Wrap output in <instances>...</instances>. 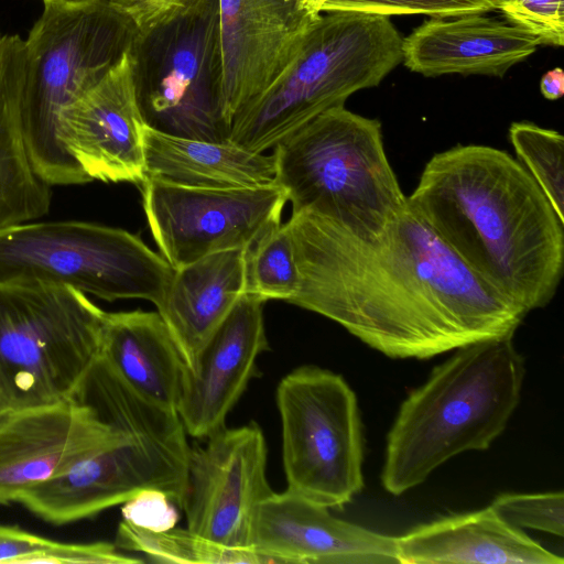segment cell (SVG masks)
Instances as JSON below:
<instances>
[{"instance_id":"obj_10","label":"cell","mask_w":564,"mask_h":564,"mask_svg":"<svg viewBox=\"0 0 564 564\" xmlns=\"http://www.w3.org/2000/svg\"><path fill=\"white\" fill-rule=\"evenodd\" d=\"M130 55L145 127L175 137L228 141L219 0H197L174 18L137 31Z\"/></svg>"},{"instance_id":"obj_38","label":"cell","mask_w":564,"mask_h":564,"mask_svg":"<svg viewBox=\"0 0 564 564\" xmlns=\"http://www.w3.org/2000/svg\"><path fill=\"white\" fill-rule=\"evenodd\" d=\"M285 1L295 2L299 8H300L301 3L303 2V0H285Z\"/></svg>"},{"instance_id":"obj_27","label":"cell","mask_w":564,"mask_h":564,"mask_svg":"<svg viewBox=\"0 0 564 564\" xmlns=\"http://www.w3.org/2000/svg\"><path fill=\"white\" fill-rule=\"evenodd\" d=\"M517 160L529 172L564 221V138L553 129L518 121L509 127Z\"/></svg>"},{"instance_id":"obj_20","label":"cell","mask_w":564,"mask_h":564,"mask_svg":"<svg viewBox=\"0 0 564 564\" xmlns=\"http://www.w3.org/2000/svg\"><path fill=\"white\" fill-rule=\"evenodd\" d=\"M398 562L563 564V557L503 521L490 506L417 525L395 536Z\"/></svg>"},{"instance_id":"obj_24","label":"cell","mask_w":564,"mask_h":564,"mask_svg":"<svg viewBox=\"0 0 564 564\" xmlns=\"http://www.w3.org/2000/svg\"><path fill=\"white\" fill-rule=\"evenodd\" d=\"M24 40H0V229L45 216L52 202L51 185L35 171L28 151L22 120Z\"/></svg>"},{"instance_id":"obj_9","label":"cell","mask_w":564,"mask_h":564,"mask_svg":"<svg viewBox=\"0 0 564 564\" xmlns=\"http://www.w3.org/2000/svg\"><path fill=\"white\" fill-rule=\"evenodd\" d=\"M174 269L124 229L87 221L24 223L0 229V283L66 285L105 301L156 307Z\"/></svg>"},{"instance_id":"obj_7","label":"cell","mask_w":564,"mask_h":564,"mask_svg":"<svg viewBox=\"0 0 564 564\" xmlns=\"http://www.w3.org/2000/svg\"><path fill=\"white\" fill-rule=\"evenodd\" d=\"M276 184L292 213L308 210L368 237L405 205L381 122L333 107L273 148Z\"/></svg>"},{"instance_id":"obj_3","label":"cell","mask_w":564,"mask_h":564,"mask_svg":"<svg viewBox=\"0 0 564 564\" xmlns=\"http://www.w3.org/2000/svg\"><path fill=\"white\" fill-rule=\"evenodd\" d=\"M73 398L116 427L117 437L19 503L55 525L94 517L148 489L163 491L182 509L191 447L177 412L139 395L100 356Z\"/></svg>"},{"instance_id":"obj_23","label":"cell","mask_w":564,"mask_h":564,"mask_svg":"<svg viewBox=\"0 0 564 564\" xmlns=\"http://www.w3.org/2000/svg\"><path fill=\"white\" fill-rule=\"evenodd\" d=\"M145 178L198 188H253L276 185L274 154L215 142L143 131ZM144 178V180H145Z\"/></svg>"},{"instance_id":"obj_37","label":"cell","mask_w":564,"mask_h":564,"mask_svg":"<svg viewBox=\"0 0 564 564\" xmlns=\"http://www.w3.org/2000/svg\"><path fill=\"white\" fill-rule=\"evenodd\" d=\"M12 410L9 406L8 400L4 395L3 389L0 382V422L10 413Z\"/></svg>"},{"instance_id":"obj_25","label":"cell","mask_w":564,"mask_h":564,"mask_svg":"<svg viewBox=\"0 0 564 564\" xmlns=\"http://www.w3.org/2000/svg\"><path fill=\"white\" fill-rule=\"evenodd\" d=\"M116 546L145 555L155 563L181 564H269L252 549H234L212 541L191 529L152 531L124 520L119 523Z\"/></svg>"},{"instance_id":"obj_6","label":"cell","mask_w":564,"mask_h":564,"mask_svg":"<svg viewBox=\"0 0 564 564\" xmlns=\"http://www.w3.org/2000/svg\"><path fill=\"white\" fill-rule=\"evenodd\" d=\"M402 40L387 15L322 12L291 63L236 115L228 141L257 153L273 149L354 93L378 86L402 62Z\"/></svg>"},{"instance_id":"obj_1","label":"cell","mask_w":564,"mask_h":564,"mask_svg":"<svg viewBox=\"0 0 564 564\" xmlns=\"http://www.w3.org/2000/svg\"><path fill=\"white\" fill-rule=\"evenodd\" d=\"M286 224L300 275L288 303L388 357L429 359L513 335L528 315L474 273L408 198L368 237L308 210Z\"/></svg>"},{"instance_id":"obj_31","label":"cell","mask_w":564,"mask_h":564,"mask_svg":"<svg viewBox=\"0 0 564 564\" xmlns=\"http://www.w3.org/2000/svg\"><path fill=\"white\" fill-rule=\"evenodd\" d=\"M180 508L161 490L148 489L123 503L122 520L148 530L174 528Z\"/></svg>"},{"instance_id":"obj_34","label":"cell","mask_w":564,"mask_h":564,"mask_svg":"<svg viewBox=\"0 0 564 564\" xmlns=\"http://www.w3.org/2000/svg\"><path fill=\"white\" fill-rule=\"evenodd\" d=\"M55 542L18 527L0 524V563L32 564L35 556L47 551Z\"/></svg>"},{"instance_id":"obj_22","label":"cell","mask_w":564,"mask_h":564,"mask_svg":"<svg viewBox=\"0 0 564 564\" xmlns=\"http://www.w3.org/2000/svg\"><path fill=\"white\" fill-rule=\"evenodd\" d=\"M99 356L139 395L177 412L186 364L159 312H107Z\"/></svg>"},{"instance_id":"obj_33","label":"cell","mask_w":564,"mask_h":564,"mask_svg":"<svg viewBox=\"0 0 564 564\" xmlns=\"http://www.w3.org/2000/svg\"><path fill=\"white\" fill-rule=\"evenodd\" d=\"M128 17L138 32L150 30L184 12L197 0H107Z\"/></svg>"},{"instance_id":"obj_15","label":"cell","mask_w":564,"mask_h":564,"mask_svg":"<svg viewBox=\"0 0 564 564\" xmlns=\"http://www.w3.org/2000/svg\"><path fill=\"white\" fill-rule=\"evenodd\" d=\"M61 140L90 181L141 184L145 178L142 120L130 50L58 119Z\"/></svg>"},{"instance_id":"obj_5","label":"cell","mask_w":564,"mask_h":564,"mask_svg":"<svg viewBox=\"0 0 564 564\" xmlns=\"http://www.w3.org/2000/svg\"><path fill=\"white\" fill-rule=\"evenodd\" d=\"M24 40L21 120L32 164L51 186L91 182L64 147L61 111L130 50L137 29L107 0L46 1Z\"/></svg>"},{"instance_id":"obj_32","label":"cell","mask_w":564,"mask_h":564,"mask_svg":"<svg viewBox=\"0 0 564 564\" xmlns=\"http://www.w3.org/2000/svg\"><path fill=\"white\" fill-rule=\"evenodd\" d=\"M142 562L139 557L121 553L115 543H64L56 541L47 551L35 556L32 564H135Z\"/></svg>"},{"instance_id":"obj_40","label":"cell","mask_w":564,"mask_h":564,"mask_svg":"<svg viewBox=\"0 0 564 564\" xmlns=\"http://www.w3.org/2000/svg\"><path fill=\"white\" fill-rule=\"evenodd\" d=\"M0 40H1V36H0Z\"/></svg>"},{"instance_id":"obj_29","label":"cell","mask_w":564,"mask_h":564,"mask_svg":"<svg viewBox=\"0 0 564 564\" xmlns=\"http://www.w3.org/2000/svg\"><path fill=\"white\" fill-rule=\"evenodd\" d=\"M492 510L510 525L533 529L557 536L564 534V494H501L491 502Z\"/></svg>"},{"instance_id":"obj_36","label":"cell","mask_w":564,"mask_h":564,"mask_svg":"<svg viewBox=\"0 0 564 564\" xmlns=\"http://www.w3.org/2000/svg\"><path fill=\"white\" fill-rule=\"evenodd\" d=\"M327 0H303L300 9L305 11L310 17L316 19L322 13V7Z\"/></svg>"},{"instance_id":"obj_35","label":"cell","mask_w":564,"mask_h":564,"mask_svg":"<svg viewBox=\"0 0 564 564\" xmlns=\"http://www.w3.org/2000/svg\"><path fill=\"white\" fill-rule=\"evenodd\" d=\"M541 93L549 100L560 99L564 94V73L555 67L545 73L540 83Z\"/></svg>"},{"instance_id":"obj_13","label":"cell","mask_w":564,"mask_h":564,"mask_svg":"<svg viewBox=\"0 0 564 564\" xmlns=\"http://www.w3.org/2000/svg\"><path fill=\"white\" fill-rule=\"evenodd\" d=\"M206 440L189 452L182 506L187 528L228 547L252 549L256 513L273 492L263 433L251 422L224 427Z\"/></svg>"},{"instance_id":"obj_8","label":"cell","mask_w":564,"mask_h":564,"mask_svg":"<svg viewBox=\"0 0 564 564\" xmlns=\"http://www.w3.org/2000/svg\"><path fill=\"white\" fill-rule=\"evenodd\" d=\"M106 313L66 285L0 283V382L12 411L73 398L100 352Z\"/></svg>"},{"instance_id":"obj_4","label":"cell","mask_w":564,"mask_h":564,"mask_svg":"<svg viewBox=\"0 0 564 564\" xmlns=\"http://www.w3.org/2000/svg\"><path fill=\"white\" fill-rule=\"evenodd\" d=\"M513 335L463 346L402 402L388 433L381 481L399 496L442 464L484 451L520 402L525 365Z\"/></svg>"},{"instance_id":"obj_14","label":"cell","mask_w":564,"mask_h":564,"mask_svg":"<svg viewBox=\"0 0 564 564\" xmlns=\"http://www.w3.org/2000/svg\"><path fill=\"white\" fill-rule=\"evenodd\" d=\"M118 433L73 398L10 412L0 422V505L19 503L32 488L65 473Z\"/></svg>"},{"instance_id":"obj_2","label":"cell","mask_w":564,"mask_h":564,"mask_svg":"<svg viewBox=\"0 0 564 564\" xmlns=\"http://www.w3.org/2000/svg\"><path fill=\"white\" fill-rule=\"evenodd\" d=\"M409 204L484 282L525 314L546 306L564 267V221L507 151L457 144L425 164Z\"/></svg>"},{"instance_id":"obj_17","label":"cell","mask_w":564,"mask_h":564,"mask_svg":"<svg viewBox=\"0 0 564 564\" xmlns=\"http://www.w3.org/2000/svg\"><path fill=\"white\" fill-rule=\"evenodd\" d=\"M263 301L243 293L186 367L177 406L191 436L208 438L226 427L230 410L257 371V359L269 349Z\"/></svg>"},{"instance_id":"obj_19","label":"cell","mask_w":564,"mask_h":564,"mask_svg":"<svg viewBox=\"0 0 564 564\" xmlns=\"http://www.w3.org/2000/svg\"><path fill=\"white\" fill-rule=\"evenodd\" d=\"M540 45L532 33L492 17L432 18L402 40V62L425 77L460 74L502 78Z\"/></svg>"},{"instance_id":"obj_18","label":"cell","mask_w":564,"mask_h":564,"mask_svg":"<svg viewBox=\"0 0 564 564\" xmlns=\"http://www.w3.org/2000/svg\"><path fill=\"white\" fill-rule=\"evenodd\" d=\"M251 547L270 563H399L395 536L334 517L288 490L272 492L256 513Z\"/></svg>"},{"instance_id":"obj_30","label":"cell","mask_w":564,"mask_h":564,"mask_svg":"<svg viewBox=\"0 0 564 564\" xmlns=\"http://www.w3.org/2000/svg\"><path fill=\"white\" fill-rule=\"evenodd\" d=\"M506 21L540 39L541 45H564V0H505Z\"/></svg>"},{"instance_id":"obj_16","label":"cell","mask_w":564,"mask_h":564,"mask_svg":"<svg viewBox=\"0 0 564 564\" xmlns=\"http://www.w3.org/2000/svg\"><path fill=\"white\" fill-rule=\"evenodd\" d=\"M316 19L292 1L219 0L223 115L229 129L291 63Z\"/></svg>"},{"instance_id":"obj_21","label":"cell","mask_w":564,"mask_h":564,"mask_svg":"<svg viewBox=\"0 0 564 564\" xmlns=\"http://www.w3.org/2000/svg\"><path fill=\"white\" fill-rule=\"evenodd\" d=\"M246 250L215 252L174 270L156 308L188 369L245 293Z\"/></svg>"},{"instance_id":"obj_26","label":"cell","mask_w":564,"mask_h":564,"mask_svg":"<svg viewBox=\"0 0 564 564\" xmlns=\"http://www.w3.org/2000/svg\"><path fill=\"white\" fill-rule=\"evenodd\" d=\"M300 275L288 224L267 229L246 250L245 293L263 302H289L299 289Z\"/></svg>"},{"instance_id":"obj_12","label":"cell","mask_w":564,"mask_h":564,"mask_svg":"<svg viewBox=\"0 0 564 564\" xmlns=\"http://www.w3.org/2000/svg\"><path fill=\"white\" fill-rule=\"evenodd\" d=\"M140 186L152 237L174 270L215 252L248 249L281 223L288 202L278 184L215 189L145 178Z\"/></svg>"},{"instance_id":"obj_11","label":"cell","mask_w":564,"mask_h":564,"mask_svg":"<svg viewBox=\"0 0 564 564\" xmlns=\"http://www.w3.org/2000/svg\"><path fill=\"white\" fill-rule=\"evenodd\" d=\"M286 490L343 508L364 487L357 398L340 376L317 366L288 373L276 389Z\"/></svg>"},{"instance_id":"obj_39","label":"cell","mask_w":564,"mask_h":564,"mask_svg":"<svg viewBox=\"0 0 564 564\" xmlns=\"http://www.w3.org/2000/svg\"><path fill=\"white\" fill-rule=\"evenodd\" d=\"M43 2H46V1H75V0H42Z\"/></svg>"},{"instance_id":"obj_28","label":"cell","mask_w":564,"mask_h":564,"mask_svg":"<svg viewBox=\"0 0 564 564\" xmlns=\"http://www.w3.org/2000/svg\"><path fill=\"white\" fill-rule=\"evenodd\" d=\"M505 0H327L321 12L358 11L381 15L453 18L497 11Z\"/></svg>"}]
</instances>
